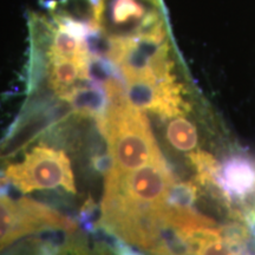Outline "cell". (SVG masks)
<instances>
[{
    "label": "cell",
    "mask_w": 255,
    "mask_h": 255,
    "mask_svg": "<svg viewBox=\"0 0 255 255\" xmlns=\"http://www.w3.org/2000/svg\"><path fill=\"white\" fill-rule=\"evenodd\" d=\"M6 181L23 193L64 189L76 194L71 162L62 150L39 144L26 152L24 159L5 169Z\"/></svg>",
    "instance_id": "obj_1"
},
{
    "label": "cell",
    "mask_w": 255,
    "mask_h": 255,
    "mask_svg": "<svg viewBox=\"0 0 255 255\" xmlns=\"http://www.w3.org/2000/svg\"><path fill=\"white\" fill-rule=\"evenodd\" d=\"M75 222L30 199L14 200L0 191V255L21 240L51 228H73Z\"/></svg>",
    "instance_id": "obj_2"
},
{
    "label": "cell",
    "mask_w": 255,
    "mask_h": 255,
    "mask_svg": "<svg viewBox=\"0 0 255 255\" xmlns=\"http://www.w3.org/2000/svg\"><path fill=\"white\" fill-rule=\"evenodd\" d=\"M219 184L229 195L244 197L255 190V163L245 156H234L222 165Z\"/></svg>",
    "instance_id": "obj_3"
},
{
    "label": "cell",
    "mask_w": 255,
    "mask_h": 255,
    "mask_svg": "<svg viewBox=\"0 0 255 255\" xmlns=\"http://www.w3.org/2000/svg\"><path fill=\"white\" fill-rule=\"evenodd\" d=\"M167 136L169 142L178 150L182 151L193 149L197 142L195 128L183 119H177L169 124Z\"/></svg>",
    "instance_id": "obj_4"
},
{
    "label": "cell",
    "mask_w": 255,
    "mask_h": 255,
    "mask_svg": "<svg viewBox=\"0 0 255 255\" xmlns=\"http://www.w3.org/2000/svg\"><path fill=\"white\" fill-rule=\"evenodd\" d=\"M119 255H138V254H137L135 251H132L131 248L124 246V245H120Z\"/></svg>",
    "instance_id": "obj_5"
}]
</instances>
